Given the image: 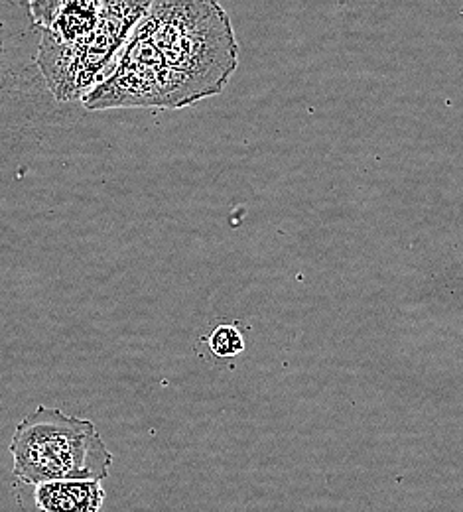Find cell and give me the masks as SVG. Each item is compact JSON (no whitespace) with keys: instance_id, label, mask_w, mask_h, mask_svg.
<instances>
[{"instance_id":"cell-1","label":"cell","mask_w":463,"mask_h":512,"mask_svg":"<svg viewBox=\"0 0 463 512\" xmlns=\"http://www.w3.org/2000/svg\"><path fill=\"white\" fill-rule=\"evenodd\" d=\"M239 65V44L219 0H152L87 111L182 109L219 95Z\"/></svg>"},{"instance_id":"cell-2","label":"cell","mask_w":463,"mask_h":512,"mask_svg":"<svg viewBox=\"0 0 463 512\" xmlns=\"http://www.w3.org/2000/svg\"><path fill=\"white\" fill-rule=\"evenodd\" d=\"M152 0H30L38 65L60 103L81 101L111 71Z\"/></svg>"},{"instance_id":"cell-3","label":"cell","mask_w":463,"mask_h":512,"mask_svg":"<svg viewBox=\"0 0 463 512\" xmlns=\"http://www.w3.org/2000/svg\"><path fill=\"white\" fill-rule=\"evenodd\" d=\"M18 483L105 481L113 455L93 422L40 406L18 426L10 442Z\"/></svg>"},{"instance_id":"cell-4","label":"cell","mask_w":463,"mask_h":512,"mask_svg":"<svg viewBox=\"0 0 463 512\" xmlns=\"http://www.w3.org/2000/svg\"><path fill=\"white\" fill-rule=\"evenodd\" d=\"M14 491L26 512H99L105 503L101 481H14Z\"/></svg>"},{"instance_id":"cell-5","label":"cell","mask_w":463,"mask_h":512,"mask_svg":"<svg viewBox=\"0 0 463 512\" xmlns=\"http://www.w3.org/2000/svg\"><path fill=\"white\" fill-rule=\"evenodd\" d=\"M205 347L217 359H231L245 351V337L237 325L221 323L205 337Z\"/></svg>"}]
</instances>
